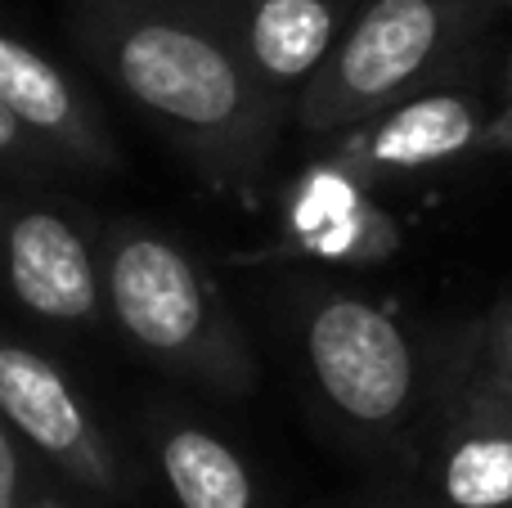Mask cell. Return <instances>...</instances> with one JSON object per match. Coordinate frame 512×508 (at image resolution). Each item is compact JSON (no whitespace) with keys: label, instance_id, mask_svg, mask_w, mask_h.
<instances>
[{"label":"cell","instance_id":"cell-1","mask_svg":"<svg viewBox=\"0 0 512 508\" xmlns=\"http://www.w3.org/2000/svg\"><path fill=\"white\" fill-rule=\"evenodd\" d=\"M81 59L131 99L216 189H252L288 104L248 72L216 0H72Z\"/></svg>","mask_w":512,"mask_h":508},{"label":"cell","instance_id":"cell-2","mask_svg":"<svg viewBox=\"0 0 512 508\" xmlns=\"http://www.w3.org/2000/svg\"><path fill=\"white\" fill-rule=\"evenodd\" d=\"M288 329L328 423L369 455L414 459L450 365V342L432 347L378 297L328 275L288 284Z\"/></svg>","mask_w":512,"mask_h":508},{"label":"cell","instance_id":"cell-3","mask_svg":"<svg viewBox=\"0 0 512 508\" xmlns=\"http://www.w3.org/2000/svg\"><path fill=\"white\" fill-rule=\"evenodd\" d=\"M99 284L113 329L149 365L216 396L256 392V356L212 270L180 239L117 221L99 243Z\"/></svg>","mask_w":512,"mask_h":508},{"label":"cell","instance_id":"cell-4","mask_svg":"<svg viewBox=\"0 0 512 508\" xmlns=\"http://www.w3.org/2000/svg\"><path fill=\"white\" fill-rule=\"evenodd\" d=\"M486 27V0H360L337 50L292 99V122L333 144L405 99L468 81Z\"/></svg>","mask_w":512,"mask_h":508},{"label":"cell","instance_id":"cell-5","mask_svg":"<svg viewBox=\"0 0 512 508\" xmlns=\"http://www.w3.org/2000/svg\"><path fill=\"white\" fill-rule=\"evenodd\" d=\"M409 468L436 508H512V383L481 360L472 329L450 338Z\"/></svg>","mask_w":512,"mask_h":508},{"label":"cell","instance_id":"cell-6","mask_svg":"<svg viewBox=\"0 0 512 508\" xmlns=\"http://www.w3.org/2000/svg\"><path fill=\"white\" fill-rule=\"evenodd\" d=\"M0 423L81 491L104 500L131 495V468L77 383L50 356L14 338H0Z\"/></svg>","mask_w":512,"mask_h":508},{"label":"cell","instance_id":"cell-7","mask_svg":"<svg viewBox=\"0 0 512 508\" xmlns=\"http://www.w3.org/2000/svg\"><path fill=\"white\" fill-rule=\"evenodd\" d=\"M0 293L23 315L90 329L104 315L99 248L68 212L0 189Z\"/></svg>","mask_w":512,"mask_h":508},{"label":"cell","instance_id":"cell-8","mask_svg":"<svg viewBox=\"0 0 512 508\" xmlns=\"http://www.w3.org/2000/svg\"><path fill=\"white\" fill-rule=\"evenodd\" d=\"M490 131H495V104L477 86L454 81L337 135L328 153L351 167L364 185H387V180L432 176L463 158L490 153Z\"/></svg>","mask_w":512,"mask_h":508},{"label":"cell","instance_id":"cell-9","mask_svg":"<svg viewBox=\"0 0 512 508\" xmlns=\"http://www.w3.org/2000/svg\"><path fill=\"white\" fill-rule=\"evenodd\" d=\"M400 252V225L351 167L328 153L283 194V257L337 270H369Z\"/></svg>","mask_w":512,"mask_h":508},{"label":"cell","instance_id":"cell-10","mask_svg":"<svg viewBox=\"0 0 512 508\" xmlns=\"http://www.w3.org/2000/svg\"><path fill=\"white\" fill-rule=\"evenodd\" d=\"M0 108L59 162L63 171H117L113 135H108L90 95L32 41L0 23Z\"/></svg>","mask_w":512,"mask_h":508},{"label":"cell","instance_id":"cell-11","mask_svg":"<svg viewBox=\"0 0 512 508\" xmlns=\"http://www.w3.org/2000/svg\"><path fill=\"white\" fill-rule=\"evenodd\" d=\"M243 63L292 113V99L337 50L360 0H216Z\"/></svg>","mask_w":512,"mask_h":508},{"label":"cell","instance_id":"cell-12","mask_svg":"<svg viewBox=\"0 0 512 508\" xmlns=\"http://www.w3.org/2000/svg\"><path fill=\"white\" fill-rule=\"evenodd\" d=\"M149 437L176 508H265L252 464L207 423L158 414Z\"/></svg>","mask_w":512,"mask_h":508},{"label":"cell","instance_id":"cell-13","mask_svg":"<svg viewBox=\"0 0 512 508\" xmlns=\"http://www.w3.org/2000/svg\"><path fill=\"white\" fill-rule=\"evenodd\" d=\"M0 171H14V176H50V171H63L14 117L0 108Z\"/></svg>","mask_w":512,"mask_h":508},{"label":"cell","instance_id":"cell-14","mask_svg":"<svg viewBox=\"0 0 512 508\" xmlns=\"http://www.w3.org/2000/svg\"><path fill=\"white\" fill-rule=\"evenodd\" d=\"M472 338H477L481 360H486L499 378H508L512 383V293L477 324V329H472Z\"/></svg>","mask_w":512,"mask_h":508},{"label":"cell","instance_id":"cell-15","mask_svg":"<svg viewBox=\"0 0 512 508\" xmlns=\"http://www.w3.org/2000/svg\"><path fill=\"white\" fill-rule=\"evenodd\" d=\"M23 464H18L14 432L0 423V508H23Z\"/></svg>","mask_w":512,"mask_h":508},{"label":"cell","instance_id":"cell-16","mask_svg":"<svg viewBox=\"0 0 512 508\" xmlns=\"http://www.w3.org/2000/svg\"><path fill=\"white\" fill-rule=\"evenodd\" d=\"M432 500H414V495H373V500L346 504V508H427Z\"/></svg>","mask_w":512,"mask_h":508},{"label":"cell","instance_id":"cell-17","mask_svg":"<svg viewBox=\"0 0 512 508\" xmlns=\"http://www.w3.org/2000/svg\"><path fill=\"white\" fill-rule=\"evenodd\" d=\"M495 117H512V50H508V63H504V77H499V104H495Z\"/></svg>","mask_w":512,"mask_h":508},{"label":"cell","instance_id":"cell-18","mask_svg":"<svg viewBox=\"0 0 512 508\" xmlns=\"http://www.w3.org/2000/svg\"><path fill=\"white\" fill-rule=\"evenodd\" d=\"M23 508H68V504H63L50 486H32V491H23Z\"/></svg>","mask_w":512,"mask_h":508},{"label":"cell","instance_id":"cell-19","mask_svg":"<svg viewBox=\"0 0 512 508\" xmlns=\"http://www.w3.org/2000/svg\"><path fill=\"white\" fill-rule=\"evenodd\" d=\"M490 153H512V117H495V131H490Z\"/></svg>","mask_w":512,"mask_h":508},{"label":"cell","instance_id":"cell-20","mask_svg":"<svg viewBox=\"0 0 512 508\" xmlns=\"http://www.w3.org/2000/svg\"><path fill=\"white\" fill-rule=\"evenodd\" d=\"M486 5H512V0H486Z\"/></svg>","mask_w":512,"mask_h":508}]
</instances>
